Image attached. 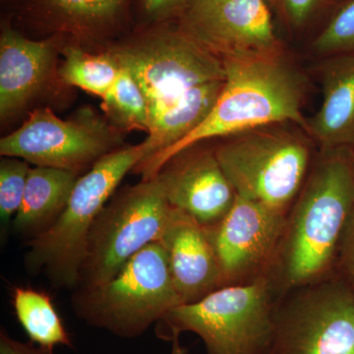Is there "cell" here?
I'll return each instance as SVG.
<instances>
[{"mask_svg": "<svg viewBox=\"0 0 354 354\" xmlns=\"http://www.w3.org/2000/svg\"><path fill=\"white\" fill-rule=\"evenodd\" d=\"M354 208V147L318 149L286 215L271 278L281 295L337 270L342 234Z\"/></svg>", "mask_w": 354, "mask_h": 354, "instance_id": "6da1fadb", "label": "cell"}, {"mask_svg": "<svg viewBox=\"0 0 354 354\" xmlns=\"http://www.w3.org/2000/svg\"><path fill=\"white\" fill-rule=\"evenodd\" d=\"M221 60L225 81L208 116L180 141L140 162L135 171L142 179L153 178L177 153L206 140L274 123H293L307 131L308 79L288 51Z\"/></svg>", "mask_w": 354, "mask_h": 354, "instance_id": "7a4b0ae2", "label": "cell"}, {"mask_svg": "<svg viewBox=\"0 0 354 354\" xmlns=\"http://www.w3.org/2000/svg\"><path fill=\"white\" fill-rule=\"evenodd\" d=\"M221 139L214 149L237 196L288 215L318 150L308 134L274 123Z\"/></svg>", "mask_w": 354, "mask_h": 354, "instance_id": "3957f363", "label": "cell"}, {"mask_svg": "<svg viewBox=\"0 0 354 354\" xmlns=\"http://www.w3.org/2000/svg\"><path fill=\"white\" fill-rule=\"evenodd\" d=\"M144 158L142 143L116 149L79 177L57 221L28 241L27 271L43 274L55 288L75 290L91 228L124 176Z\"/></svg>", "mask_w": 354, "mask_h": 354, "instance_id": "277c9868", "label": "cell"}, {"mask_svg": "<svg viewBox=\"0 0 354 354\" xmlns=\"http://www.w3.org/2000/svg\"><path fill=\"white\" fill-rule=\"evenodd\" d=\"M279 295L270 277L242 286H223L194 304L171 310L156 324V334L174 341L197 335L207 354H269Z\"/></svg>", "mask_w": 354, "mask_h": 354, "instance_id": "5b68a950", "label": "cell"}, {"mask_svg": "<svg viewBox=\"0 0 354 354\" xmlns=\"http://www.w3.org/2000/svg\"><path fill=\"white\" fill-rule=\"evenodd\" d=\"M74 312L92 327L122 339L146 333L171 310L183 305L160 242L142 249L106 285L74 292Z\"/></svg>", "mask_w": 354, "mask_h": 354, "instance_id": "8992f818", "label": "cell"}, {"mask_svg": "<svg viewBox=\"0 0 354 354\" xmlns=\"http://www.w3.org/2000/svg\"><path fill=\"white\" fill-rule=\"evenodd\" d=\"M172 212L156 177L142 179L113 198L91 228L74 292L106 285L133 256L162 241Z\"/></svg>", "mask_w": 354, "mask_h": 354, "instance_id": "52a82bcc", "label": "cell"}, {"mask_svg": "<svg viewBox=\"0 0 354 354\" xmlns=\"http://www.w3.org/2000/svg\"><path fill=\"white\" fill-rule=\"evenodd\" d=\"M269 354H354V286L335 270L279 295Z\"/></svg>", "mask_w": 354, "mask_h": 354, "instance_id": "ba28073f", "label": "cell"}, {"mask_svg": "<svg viewBox=\"0 0 354 354\" xmlns=\"http://www.w3.org/2000/svg\"><path fill=\"white\" fill-rule=\"evenodd\" d=\"M109 53L145 93L149 128L190 88L225 80L223 60L180 28L160 30Z\"/></svg>", "mask_w": 354, "mask_h": 354, "instance_id": "9c48e42d", "label": "cell"}, {"mask_svg": "<svg viewBox=\"0 0 354 354\" xmlns=\"http://www.w3.org/2000/svg\"><path fill=\"white\" fill-rule=\"evenodd\" d=\"M118 145V134L93 111H83L77 118L64 120L50 109L41 108L0 140V155L79 174Z\"/></svg>", "mask_w": 354, "mask_h": 354, "instance_id": "30bf717a", "label": "cell"}, {"mask_svg": "<svg viewBox=\"0 0 354 354\" xmlns=\"http://www.w3.org/2000/svg\"><path fill=\"white\" fill-rule=\"evenodd\" d=\"M179 28L221 59L286 50L267 0H189Z\"/></svg>", "mask_w": 354, "mask_h": 354, "instance_id": "8fae6325", "label": "cell"}, {"mask_svg": "<svg viewBox=\"0 0 354 354\" xmlns=\"http://www.w3.org/2000/svg\"><path fill=\"white\" fill-rule=\"evenodd\" d=\"M286 215L237 196L225 218L206 227L220 264L223 286L271 277Z\"/></svg>", "mask_w": 354, "mask_h": 354, "instance_id": "7c38bea8", "label": "cell"}, {"mask_svg": "<svg viewBox=\"0 0 354 354\" xmlns=\"http://www.w3.org/2000/svg\"><path fill=\"white\" fill-rule=\"evenodd\" d=\"M155 177L169 204L204 227L220 223L236 200L214 148L190 147L171 158Z\"/></svg>", "mask_w": 354, "mask_h": 354, "instance_id": "4fadbf2b", "label": "cell"}, {"mask_svg": "<svg viewBox=\"0 0 354 354\" xmlns=\"http://www.w3.org/2000/svg\"><path fill=\"white\" fill-rule=\"evenodd\" d=\"M174 208V207H172ZM160 243L183 304H194L223 288L220 264L207 228L174 208Z\"/></svg>", "mask_w": 354, "mask_h": 354, "instance_id": "5bb4252c", "label": "cell"}, {"mask_svg": "<svg viewBox=\"0 0 354 354\" xmlns=\"http://www.w3.org/2000/svg\"><path fill=\"white\" fill-rule=\"evenodd\" d=\"M322 104L307 118V134L317 149L354 147V53L319 58Z\"/></svg>", "mask_w": 354, "mask_h": 354, "instance_id": "9a60e30c", "label": "cell"}, {"mask_svg": "<svg viewBox=\"0 0 354 354\" xmlns=\"http://www.w3.org/2000/svg\"><path fill=\"white\" fill-rule=\"evenodd\" d=\"M51 41H32L6 29L0 37V116L6 120L29 104L50 75Z\"/></svg>", "mask_w": 354, "mask_h": 354, "instance_id": "2e32d148", "label": "cell"}, {"mask_svg": "<svg viewBox=\"0 0 354 354\" xmlns=\"http://www.w3.org/2000/svg\"><path fill=\"white\" fill-rule=\"evenodd\" d=\"M78 178L64 169L31 167L22 205L11 225L13 232L29 241L44 234L64 211Z\"/></svg>", "mask_w": 354, "mask_h": 354, "instance_id": "e0dca14e", "label": "cell"}, {"mask_svg": "<svg viewBox=\"0 0 354 354\" xmlns=\"http://www.w3.org/2000/svg\"><path fill=\"white\" fill-rule=\"evenodd\" d=\"M223 81H213L190 88L160 116L149 128L148 136L142 143L145 150L142 162L167 150L201 124L215 106Z\"/></svg>", "mask_w": 354, "mask_h": 354, "instance_id": "ac0fdd59", "label": "cell"}, {"mask_svg": "<svg viewBox=\"0 0 354 354\" xmlns=\"http://www.w3.org/2000/svg\"><path fill=\"white\" fill-rule=\"evenodd\" d=\"M11 304L30 341L46 348L64 346L73 348L68 330L48 293L16 286L11 292Z\"/></svg>", "mask_w": 354, "mask_h": 354, "instance_id": "d6986e66", "label": "cell"}, {"mask_svg": "<svg viewBox=\"0 0 354 354\" xmlns=\"http://www.w3.org/2000/svg\"><path fill=\"white\" fill-rule=\"evenodd\" d=\"M64 55V64L59 69L62 80L101 99L120 75V66L109 53L92 55L76 46H66Z\"/></svg>", "mask_w": 354, "mask_h": 354, "instance_id": "ffe728a7", "label": "cell"}, {"mask_svg": "<svg viewBox=\"0 0 354 354\" xmlns=\"http://www.w3.org/2000/svg\"><path fill=\"white\" fill-rule=\"evenodd\" d=\"M102 100V108L115 125L125 130L148 132V100L127 69L120 67V75Z\"/></svg>", "mask_w": 354, "mask_h": 354, "instance_id": "44dd1931", "label": "cell"}, {"mask_svg": "<svg viewBox=\"0 0 354 354\" xmlns=\"http://www.w3.org/2000/svg\"><path fill=\"white\" fill-rule=\"evenodd\" d=\"M125 0H44L64 24L88 30L111 22L122 10Z\"/></svg>", "mask_w": 354, "mask_h": 354, "instance_id": "7402d4cb", "label": "cell"}, {"mask_svg": "<svg viewBox=\"0 0 354 354\" xmlns=\"http://www.w3.org/2000/svg\"><path fill=\"white\" fill-rule=\"evenodd\" d=\"M314 57L354 53V0H341L310 44Z\"/></svg>", "mask_w": 354, "mask_h": 354, "instance_id": "603a6c76", "label": "cell"}, {"mask_svg": "<svg viewBox=\"0 0 354 354\" xmlns=\"http://www.w3.org/2000/svg\"><path fill=\"white\" fill-rule=\"evenodd\" d=\"M30 164L22 158L2 157L0 162V221L1 236L6 237L22 205Z\"/></svg>", "mask_w": 354, "mask_h": 354, "instance_id": "cb8c5ba5", "label": "cell"}, {"mask_svg": "<svg viewBox=\"0 0 354 354\" xmlns=\"http://www.w3.org/2000/svg\"><path fill=\"white\" fill-rule=\"evenodd\" d=\"M341 0H267L286 31L302 34L322 15L329 18Z\"/></svg>", "mask_w": 354, "mask_h": 354, "instance_id": "d4e9b609", "label": "cell"}, {"mask_svg": "<svg viewBox=\"0 0 354 354\" xmlns=\"http://www.w3.org/2000/svg\"><path fill=\"white\" fill-rule=\"evenodd\" d=\"M337 271L354 286V208L339 243Z\"/></svg>", "mask_w": 354, "mask_h": 354, "instance_id": "484cf974", "label": "cell"}, {"mask_svg": "<svg viewBox=\"0 0 354 354\" xmlns=\"http://www.w3.org/2000/svg\"><path fill=\"white\" fill-rule=\"evenodd\" d=\"M0 354H55V348L39 346L31 341H17L7 334L6 330L0 332Z\"/></svg>", "mask_w": 354, "mask_h": 354, "instance_id": "4316f807", "label": "cell"}, {"mask_svg": "<svg viewBox=\"0 0 354 354\" xmlns=\"http://www.w3.org/2000/svg\"><path fill=\"white\" fill-rule=\"evenodd\" d=\"M189 0H143L146 13L153 19H165L183 12Z\"/></svg>", "mask_w": 354, "mask_h": 354, "instance_id": "83f0119b", "label": "cell"}, {"mask_svg": "<svg viewBox=\"0 0 354 354\" xmlns=\"http://www.w3.org/2000/svg\"><path fill=\"white\" fill-rule=\"evenodd\" d=\"M172 342L171 354H186L185 349L181 346L179 337L174 339Z\"/></svg>", "mask_w": 354, "mask_h": 354, "instance_id": "f1b7e54d", "label": "cell"}]
</instances>
